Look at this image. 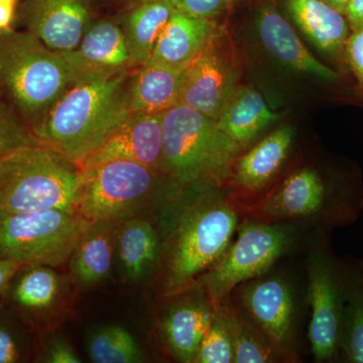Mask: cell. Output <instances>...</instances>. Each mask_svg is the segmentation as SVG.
<instances>
[{"mask_svg":"<svg viewBox=\"0 0 363 363\" xmlns=\"http://www.w3.org/2000/svg\"><path fill=\"white\" fill-rule=\"evenodd\" d=\"M242 208L224 187L185 188L164 208L159 293L175 297L193 288L233 241Z\"/></svg>","mask_w":363,"mask_h":363,"instance_id":"cell-1","label":"cell"},{"mask_svg":"<svg viewBox=\"0 0 363 363\" xmlns=\"http://www.w3.org/2000/svg\"><path fill=\"white\" fill-rule=\"evenodd\" d=\"M133 70L79 78L52 106L33 135L82 164L130 116L128 89Z\"/></svg>","mask_w":363,"mask_h":363,"instance_id":"cell-2","label":"cell"},{"mask_svg":"<svg viewBox=\"0 0 363 363\" xmlns=\"http://www.w3.org/2000/svg\"><path fill=\"white\" fill-rule=\"evenodd\" d=\"M78 79L65 52L50 49L26 30H0V94L33 135Z\"/></svg>","mask_w":363,"mask_h":363,"instance_id":"cell-3","label":"cell"},{"mask_svg":"<svg viewBox=\"0 0 363 363\" xmlns=\"http://www.w3.org/2000/svg\"><path fill=\"white\" fill-rule=\"evenodd\" d=\"M243 212L267 223H309L323 229L348 225L363 210V192L354 177L325 175L312 166L289 174Z\"/></svg>","mask_w":363,"mask_h":363,"instance_id":"cell-4","label":"cell"},{"mask_svg":"<svg viewBox=\"0 0 363 363\" xmlns=\"http://www.w3.org/2000/svg\"><path fill=\"white\" fill-rule=\"evenodd\" d=\"M164 173L183 188L225 187L243 147L216 121L179 104L162 113Z\"/></svg>","mask_w":363,"mask_h":363,"instance_id":"cell-5","label":"cell"},{"mask_svg":"<svg viewBox=\"0 0 363 363\" xmlns=\"http://www.w3.org/2000/svg\"><path fill=\"white\" fill-rule=\"evenodd\" d=\"M84 169L57 150L26 145L0 157V211L79 213Z\"/></svg>","mask_w":363,"mask_h":363,"instance_id":"cell-6","label":"cell"},{"mask_svg":"<svg viewBox=\"0 0 363 363\" xmlns=\"http://www.w3.org/2000/svg\"><path fill=\"white\" fill-rule=\"evenodd\" d=\"M79 214L89 222H119L168 206L184 189L173 178L130 161L85 167Z\"/></svg>","mask_w":363,"mask_h":363,"instance_id":"cell-7","label":"cell"},{"mask_svg":"<svg viewBox=\"0 0 363 363\" xmlns=\"http://www.w3.org/2000/svg\"><path fill=\"white\" fill-rule=\"evenodd\" d=\"M90 223L58 209L0 211V259L23 266H64Z\"/></svg>","mask_w":363,"mask_h":363,"instance_id":"cell-8","label":"cell"},{"mask_svg":"<svg viewBox=\"0 0 363 363\" xmlns=\"http://www.w3.org/2000/svg\"><path fill=\"white\" fill-rule=\"evenodd\" d=\"M294 230L286 222L245 220L238 227V238L225 255L200 277L195 286L205 291L215 307L228 302L238 286L264 276L288 253L295 242Z\"/></svg>","mask_w":363,"mask_h":363,"instance_id":"cell-9","label":"cell"},{"mask_svg":"<svg viewBox=\"0 0 363 363\" xmlns=\"http://www.w3.org/2000/svg\"><path fill=\"white\" fill-rule=\"evenodd\" d=\"M307 298L311 308L310 345L316 362L338 359L344 306L363 281L362 266H351L333 255L327 245L312 250L307 262Z\"/></svg>","mask_w":363,"mask_h":363,"instance_id":"cell-10","label":"cell"},{"mask_svg":"<svg viewBox=\"0 0 363 363\" xmlns=\"http://www.w3.org/2000/svg\"><path fill=\"white\" fill-rule=\"evenodd\" d=\"M241 64L226 28L221 26L202 54L183 72L180 104L216 121L240 85Z\"/></svg>","mask_w":363,"mask_h":363,"instance_id":"cell-11","label":"cell"},{"mask_svg":"<svg viewBox=\"0 0 363 363\" xmlns=\"http://www.w3.org/2000/svg\"><path fill=\"white\" fill-rule=\"evenodd\" d=\"M72 279L47 266H21L9 283L4 304L35 335L48 334L71 297ZM74 285V284H73Z\"/></svg>","mask_w":363,"mask_h":363,"instance_id":"cell-12","label":"cell"},{"mask_svg":"<svg viewBox=\"0 0 363 363\" xmlns=\"http://www.w3.org/2000/svg\"><path fill=\"white\" fill-rule=\"evenodd\" d=\"M236 289L243 311L264 332L279 359L298 362L295 304L288 284L281 279L259 277Z\"/></svg>","mask_w":363,"mask_h":363,"instance_id":"cell-13","label":"cell"},{"mask_svg":"<svg viewBox=\"0 0 363 363\" xmlns=\"http://www.w3.org/2000/svg\"><path fill=\"white\" fill-rule=\"evenodd\" d=\"M293 143V128L281 126L236 159L224 188L241 206L250 198L252 204L283 169Z\"/></svg>","mask_w":363,"mask_h":363,"instance_id":"cell-14","label":"cell"},{"mask_svg":"<svg viewBox=\"0 0 363 363\" xmlns=\"http://www.w3.org/2000/svg\"><path fill=\"white\" fill-rule=\"evenodd\" d=\"M21 16L26 32L58 52L75 50L93 21L90 0H23Z\"/></svg>","mask_w":363,"mask_h":363,"instance_id":"cell-15","label":"cell"},{"mask_svg":"<svg viewBox=\"0 0 363 363\" xmlns=\"http://www.w3.org/2000/svg\"><path fill=\"white\" fill-rule=\"evenodd\" d=\"M172 298L162 314L160 331L169 354L182 363H195L198 348L211 323L215 306L200 286Z\"/></svg>","mask_w":363,"mask_h":363,"instance_id":"cell-16","label":"cell"},{"mask_svg":"<svg viewBox=\"0 0 363 363\" xmlns=\"http://www.w3.org/2000/svg\"><path fill=\"white\" fill-rule=\"evenodd\" d=\"M111 161L135 162L164 173L162 113H130L82 167Z\"/></svg>","mask_w":363,"mask_h":363,"instance_id":"cell-17","label":"cell"},{"mask_svg":"<svg viewBox=\"0 0 363 363\" xmlns=\"http://www.w3.org/2000/svg\"><path fill=\"white\" fill-rule=\"evenodd\" d=\"M255 28L267 52L284 66L325 81H335L338 72L318 61L298 39L290 21L274 0H257Z\"/></svg>","mask_w":363,"mask_h":363,"instance_id":"cell-18","label":"cell"},{"mask_svg":"<svg viewBox=\"0 0 363 363\" xmlns=\"http://www.w3.org/2000/svg\"><path fill=\"white\" fill-rule=\"evenodd\" d=\"M79 78L111 76L133 71L138 67L118 21H92L75 50L65 52Z\"/></svg>","mask_w":363,"mask_h":363,"instance_id":"cell-19","label":"cell"},{"mask_svg":"<svg viewBox=\"0 0 363 363\" xmlns=\"http://www.w3.org/2000/svg\"><path fill=\"white\" fill-rule=\"evenodd\" d=\"M281 13L292 21L332 63L347 69L346 45L351 35L350 23L323 0H274Z\"/></svg>","mask_w":363,"mask_h":363,"instance_id":"cell-20","label":"cell"},{"mask_svg":"<svg viewBox=\"0 0 363 363\" xmlns=\"http://www.w3.org/2000/svg\"><path fill=\"white\" fill-rule=\"evenodd\" d=\"M221 28L218 21L194 18L174 11L147 64L183 73Z\"/></svg>","mask_w":363,"mask_h":363,"instance_id":"cell-21","label":"cell"},{"mask_svg":"<svg viewBox=\"0 0 363 363\" xmlns=\"http://www.w3.org/2000/svg\"><path fill=\"white\" fill-rule=\"evenodd\" d=\"M117 223L96 221L87 227L69 259L74 286L89 288L108 278L116 255Z\"/></svg>","mask_w":363,"mask_h":363,"instance_id":"cell-22","label":"cell"},{"mask_svg":"<svg viewBox=\"0 0 363 363\" xmlns=\"http://www.w3.org/2000/svg\"><path fill=\"white\" fill-rule=\"evenodd\" d=\"M162 238L154 223L138 216L117 223L116 255L126 278L142 281L157 264Z\"/></svg>","mask_w":363,"mask_h":363,"instance_id":"cell-23","label":"cell"},{"mask_svg":"<svg viewBox=\"0 0 363 363\" xmlns=\"http://www.w3.org/2000/svg\"><path fill=\"white\" fill-rule=\"evenodd\" d=\"M264 96L252 85H238L217 118L218 128L241 147H247L260 131L278 121Z\"/></svg>","mask_w":363,"mask_h":363,"instance_id":"cell-24","label":"cell"},{"mask_svg":"<svg viewBox=\"0 0 363 363\" xmlns=\"http://www.w3.org/2000/svg\"><path fill=\"white\" fill-rule=\"evenodd\" d=\"M175 9L171 0H140L121 16L119 25L131 57L138 66L149 62L160 35Z\"/></svg>","mask_w":363,"mask_h":363,"instance_id":"cell-25","label":"cell"},{"mask_svg":"<svg viewBox=\"0 0 363 363\" xmlns=\"http://www.w3.org/2000/svg\"><path fill=\"white\" fill-rule=\"evenodd\" d=\"M182 75L149 64L136 67L128 89L130 113L161 114L180 104Z\"/></svg>","mask_w":363,"mask_h":363,"instance_id":"cell-26","label":"cell"},{"mask_svg":"<svg viewBox=\"0 0 363 363\" xmlns=\"http://www.w3.org/2000/svg\"><path fill=\"white\" fill-rule=\"evenodd\" d=\"M219 306L225 314L233 339L234 363L279 362V355L269 339L247 313L234 307L231 300Z\"/></svg>","mask_w":363,"mask_h":363,"instance_id":"cell-27","label":"cell"},{"mask_svg":"<svg viewBox=\"0 0 363 363\" xmlns=\"http://www.w3.org/2000/svg\"><path fill=\"white\" fill-rule=\"evenodd\" d=\"M87 350L95 363H140L145 360L138 341L121 325H105L93 331L88 338Z\"/></svg>","mask_w":363,"mask_h":363,"instance_id":"cell-28","label":"cell"},{"mask_svg":"<svg viewBox=\"0 0 363 363\" xmlns=\"http://www.w3.org/2000/svg\"><path fill=\"white\" fill-rule=\"evenodd\" d=\"M33 333L18 315L0 306V363L26 362L35 358Z\"/></svg>","mask_w":363,"mask_h":363,"instance_id":"cell-29","label":"cell"},{"mask_svg":"<svg viewBox=\"0 0 363 363\" xmlns=\"http://www.w3.org/2000/svg\"><path fill=\"white\" fill-rule=\"evenodd\" d=\"M339 353L345 362L363 363V281L351 290L344 306Z\"/></svg>","mask_w":363,"mask_h":363,"instance_id":"cell-30","label":"cell"},{"mask_svg":"<svg viewBox=\"0 0 363 363\" xmlns=\"http://www.w3.org/2000/svg\"><path fill=\"white\" fill-rule=\"evenodd\" d=\"M195 363H234L233 339L220 306L215 307L211 323L198 348Z\"/></svg>","mask_w":363,"mask_h":363,"instance_id":"cell-31","label":"cell"},{"mask_svg":"<svg viewBox=\"0 0 363 363\" xmlns=\"http://www.w3.org/2000/svg\"><path fill=\"white\" fill-rule=\"evenodd\" d=\"M40 143H43L33 135L18 112L0 94V157L26 145Z\"/></svg>","mask_w":363,"mask_h":363,"instance_id":"cell-32","label":"cell"},{"mask_svg":"<svg viewBox=\"0 0 363 363\" xmlns=\"http://www.w3.org/2000/svg\"><path fill=\"white\" fill-rule=\"evenodd\" d=\"M181 13L194 18L218 21L233 11V0H171Z\"/></svg>","mask_w":363,"mask_h":363,"instance_id":"cell-33","label":"cell"},{"mask_svg":"<svg viewBox=\"0 0 363 363\" xmlns=\"http://www.w3.org/2000/svg\"><path fill=\"white\" fill-rule=\"evenodd\" d=\"M35 362L48 363H80L81 358L70 343L61 337L45 339L37 348Z\"/></svg>","mask_w":363,"mask_h":363,"instance_id":"cell-34","label":"cell"},{"mask_svg":"<svg viewBox=\"0 0 363 363\" xmlns=\"http://www.w3.org/2000/svg\"><path fill=\"white\" fill-rule=\"evenodd\" d=\"M346 64L355 79V93L363 105V28L351 33L346 45Z\"/></svg>","mask_w":363,"mask_h":363,"instance_id":"cell-35","label":"cell"},{"mask_svg":"<svg viewBox=\"0 0 363 363\" xmlns=\"http://www.w3.org/2000/svg\"><path fill=\"white\" fill-rule=\"evenodd\" d=\"M23 264L13 260L0 259V306L4 303L9 283Z\"/></svg>","mask_w":363,"mask_h":363,"instance_id":"cell-36","label":"cell"},{"mask_svg":"<svg viewBox=\"0 0 363 363\" xmlns=\"http://www.w3.org/2000/svg\"><path fill=\"white\" fill-rule=\"evenodd\" d=\"M346 18L350 23L351 32L363 28V0H351L346 9Z\"/></svg>","mask_w":363,"mask_h":363,"instance_id":"cell-37","label":"cell"},{"mask_svg":"<svg viewBox=\"0 0 363 363\" xmlns=\"http://www.w3.org/2000/svg\"><path fill=\"white\" fill-rule=\"evenodd\" d=\"M14 11H16V4L7 0H0V30L11 28Z\"/></svg>","mask_w":363,"mask_h":363,"instance_id":"cell-38","label":"cell"},{"mask_svg":"<svg viewBox=\"0 0 363 363\" xmlns=\"http://www.w3.org/2000/svg\"><path fill=\"white\" fill-rule=\"evenodd\" d=\"M323 1L328 4L329 6L335 9L339 13H341L345 16L346 9L350 6L351 0H323Z\"/></svg>","mask_w":363,"mask_h":363,"instance_id":"cell-39","label":"cell"},{"mask_svg":"<svg viewBox=\"0 0 363 363\" xmlns=\"http://www.w3.org/2000/svg\"><path fill=\"white\" fill-rule=\"evenodd\" d=\"M243 1L255 2V1H257V0H233V6H234V4H236V2H243Z\"/></svg>","mask_w":363,"mask_h":363,"instance_id":"cell-40","label":"cell"},{"mask_svg":"<svg viewBox=\"0 0 363 363\" xmlns=\"http://www.w3.org/2000/svg\"><path fill=\"white\" fill-rule=\"evenodd\" d=\"M7 1L13 2V4H16V0H7Z\"/></svg>","mask_w":363,"mask_h":363,"instance_id":"cell-41","label":"cell"},{"mask_svg":"<svg viewBox=\"0 0 363 363\" xmlns=\"http://www.w3.org/2000/svg\"><path fill=\"white\" fill-rule=\"evenodd\" d=\"M133 1H135V2L140 1V0H133Z\"/></svg>","mask_w":363,"mask_h":363,"instance_id":"cell-42","label":"cell"}]
</instances>
